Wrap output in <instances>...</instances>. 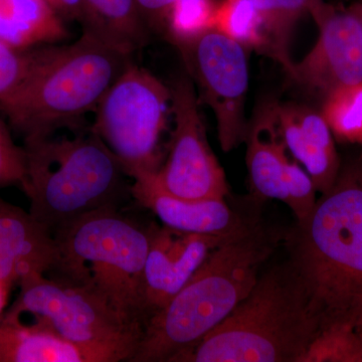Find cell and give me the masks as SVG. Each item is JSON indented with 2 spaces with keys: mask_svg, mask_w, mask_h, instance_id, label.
Instances as JSON below:
<instances>
[{
  "mask_svg": "<svg viewBox=\"0 0 362 362\" xmlns=\"http://www.w3.org/2000/svg\"><path fill=\"white\" fill-rule=\"evenodd\" d=\"M291 267L319 332L362 331V182L343 175L287 237ZM318 332V333H319Z\"/></svg>",
  "mask_w": 362,
  "mask_h": 362,
  "instance_id": "obj_1",
  "label": "cell"
},
{
  "mask_svg": "<svg viewBox=\"0 0 362 362\" xmlns=\"http://www.w3.org/2000/svg\"><path fill=\"white\" fill-rule=\"evenodd\" d=\"M278 239L258 220L214 250L187 284L143 324L129 362H173L250 294Z\"/></svg>",
  "mask_w": 362,
  "mask_h": 362,
  "instance_id": "obj_2",
  "label": "cell"
},
{
  "mask_svg": "<svg viewBox=\"0 0 362 362\" xmlns=\"http://www.w3.org/2000/svg\"><path fill=\"white\" fill-rule=\"evenodd\" d=\"M132 54L83 28L74 44L35 49V61L20 87L0 103L26 139L82 127L129 65Z\"/></svg>",
  "mask_w": 362,
  "mask_h": 362,
  "instance_id": "obj_3",
  "label": "cell"
},
{
  "mask_svg": "<svg viewBox=\"0 0 362 362\" xmlns=\"http://www.w3.org/2000/svg\"><path fill=\"white\" fill-rule=\"evenodd\" d=\"M25 150L28 213L52 235L86 214L118 207L127 189L122 165L92 126L26 139Z\"/></svg>",
  "mask_w": 362,
  "mask_h": 362,
  "instance_id": "obj_4",
  "label": "cell"
},
{
  "mask_svg": "<svg viewBox=\"0 0 362 362\" xmlns=\"http://www.w3.org/2000/svg\"><path fill=\"white\" fill-rule=\"evenodd\" d=\"M318 332L303 287L285 262L259 275L232 313L173 362H304Z\"/></svg>",
  "mask_w": 362,
  "mask_h": 362,
  "instance_id": "obj_5",
  "label": "cell"
},
{
  "mask_svg": "<svg viewBox=\"0 0 362 362\" xmlns=\"http://www.w3.org/2000/svg\"><path fill=\"white\" fill-rule=\"evenodd\" d=\"M58 261L52 277L88 288L142 324V280L150 245L144 228L118 207L86 214L54 233Z\"/></svg>",
  "mask_w": 362,
  "mask_h": 362,
  "instance_id": "obj_6",
  "label": "cell"
},
{
  "mask_svg": "<svg viewBox=\"0 0 362 362\" xmlns=\"http://www.w3.org/2000/svg\"><path fill=\"white\" fill-rule=\"evenodd\" d=\"M18 284L20 293L4 311L6 316H30L28 323L100 352L109 362L130 361L134 356L142 324L124 316L96 292L40 272L28 274Z\"/></svg>",
  "mask_w": 362,
  "mask_h": 362,
  "instance_id": "obj_7",
  "label": "cell"
},
{
  "mask_svg": "<svg viewBox=\"0 0 362 362\" xmlns=\"http://www.w3.org/2000/svg\"><path fill=\"white\" fill-rule=\"evenodd\" d=\"M169 109V87L133 62L98 105L92 129L133 180L154 175L160 168L159 141Z\"/></svg>",
  "mask_w": 362,
  "mask_h": 362,
  "instance_id": "obj_8",
  "label": "cell"
},
{
  "mask_svg": "<svg viewBox=\"0 0 362 362\" xmlns=\"http://www.w3.org/2000/svg\"><path fill=\"white\" fill-rule=\"evenodd\" d=\"M194 83L199 104L214 112L218 140L230 152L246 140V100L249 89L247 49L216 30L176 45Z\"/></svg>",
  "mask_w": 362,
  "mask_h": 362,
  "instance_id": "obj_9",
  "label": "cell"
},
{
  "mask_svg": "<svg viewBox=\"0 0 362 362\" xmlns=\"http://www.w3.org/2000/svg\"><path fill=\"white\" fill-rule=\"evenodd\" d=\"M169 89L175 128L168 158L153 175L154 181L181 199H226L225 171L207 142L194 83L189 76H181Z\"/></svg>",
  "mask_w": 362,
  "mask_h": 362,
  "instance_id": "obj_10",
  "label": "cell"
},
{
  "mask_svg": "<svg viewBox=\"0 0 362 362\" xmlns=\"http://www.w3.org/2000/svg\"><path fill=\"white\" fill-rule=\"evenodd\" d=\"M319 37L301 61L287 71L292 81L325 99L345 86L362 82V25L356 8L331 6L317 23Z\"/></svg>",
  "mask_w": 362,
  "mask_h": 362,
  "instance_id": "obj_11",
  "label": "cell"
},
{
  "mask_svg": "<svg viewBox=\"0 0 362 362\" xmlns=\"http://www.w3.org/2000/svg\"><path fill=\"white\" fill-rule=\"evenodd\" d=\"M149 230L142 280L143 324L180 291L216 247L232 238L180 233L166 226H151Z\"/></svg>",
  "mask_w": 362,
  "mask_h": 362,
  "instance_id": "obj_12",
  "label": "cell"
},
{
  "mask_svg": "<svg viewBox=\"0 0 362 362\" xmlns=\"http://www.w3.org/2000/svg\"><path fill=\"white\" fill-rule=\"evenodd\" d=\"M130 192L164 226L176 232L230 238L257 221L243 216L225 199H185L168 194L156 185L153 175L133 180Z\"/></svg>",
  "mask_w": 362,
  "mask_h": 362,
  "instance_id": "obj_13",
  "label": "cell"
},
{
  "mask_svg": "<svg viewBox=\"0 0 362 362\" xmlns=\"http://www.w3.org/2000/svg\"><path fill=\"white\" fill-rule=\"evenodd\" d=\"M276 115L285 146L303 163L317 192H329L339 177V160L322 114L305 106L276 105Z\"/></svg>",
  "mask_w": 362,
  "mask_h": 362,
  "instance_id": "obj_14",
  "label": "cell"
},
{
  "mask_svg": "<svg viewBox=\"0 0 362 362\" xmlns=\"http://www.w3.org/2000/svg\"><path fill=\"white\" fill-rule=\"evenodd\" d=\"M57 261L54 235L28 211L0 199V281L13 285L32 272L47 275Z\"/></svg>",
  "mask_w": 362,
  "mask_h": 362,
  "instance_id": "obj_15",
  "label": "cell"
},
{
  "mask_svg": "<svg viewBox=\"0 0 362 362\" xmlns=\"http://www.w3.org/2000/svg\"><path fill=\"white\" fill-rule=\"evenodd\" d=\"M247 166L257 199L286 202L285 166L289 160L279 131L276 105H266L247 127Z\"/></svg>",
  "mask_w": 362,
  "mask_h": 362,
  "instance_id": "obj_16",
  "label": "cell"
},
{
  "mask_svg": "<svg viewBox=\"0 0 362 362\" xmlns=\"http://www.w3.org/2000/svg\"><path fill=\"white\" fill-rule=\"evenodd\" d=\"M0 362H109L95 350L21 319L0 315Z\"/></svg>",
  "mask_w": 362,
  "mask_h": 362,
  "instance_id": "obj_17",
  "label": "cell"
},
{
  "mask_svg": "<svg viewBox=\"0 0 362 362\" xmlns=\"http://www.w3.org/2000/svg\"><path fill=\"white\" fill-rule=\"evenodd\" d=\"M63 21L47 0H0V40L18 49L66 39Z\"/></svg>",
  "mask_w": 362,
  "mask_h": 362,
  "instance_id": "obj_18",
  "label": "cell"
},
{
  "mask_svg": "<svg viewBox=\"0 0 362 362\" xmlns=\"http://www.w3.org/2000/svg\"><path fill=\"white\" fill-rule=\"evenodd\" d=\"M263 21L265 54L278 62L285 71L292 65L290 45L297 23L311 16L317 23L329 8L324 0H251Z\"/></svg>",
  "mask_w": 362,
  "mask_h": 362,
  "instance_id": "obj_19",
  "label": "cell"
},
{
  "mask_svg": "<svg viewBox=\"0 0 362 362\" xmlns=\"http://www.w3.org/2000/svg\"><path fill=\"white\" fill-rule=\"evenodd\" d=\"M84 4L87 23L83 28L130 54L146 42V21L136 0H84Z\"/></svg>",
  "mask_w": 362,
  "mask_h": 362,
  "instance_id": "obj_20",
  "label": "cell"
},
{
  "mask_svg": "<svg viewBox=\"0 0 362 362\" xmlns=\"http://www.w3.org/2000/svg\"><path fill=\"white\" fill-rule=\"evenodd\" d=\"M247 51L265 52L263 21L251 0H221L216 6L214 26Z\"/></svg>",
  "mask_w": 362,
  "mask_h": 362,
  "instance_id": "obj_21",
  "label": "cell"
},
{
  "mask_svg": "<svg viewBox=\"0 0 362 362\" xmlns=\"http://www.w3.org/2000/svg\"><path fill=\"white\" fill-rule=\"evenodd\" d=\"M321 114L333 135L340 140L362 142V82L345 86L328 95Z\"/></svg>",
  "mask_w": 362,
  "mask_h": 362,
  "instance_id": "obj_22",
  "label": "cell"
},
{
  "mask_svg": "<svg viewBox=\"0 0 362 362\" xmlns=\"http://www.w3.org/2000/svg\"><path fill=\"white\" fill-rule=\"evenodd\" d=\"M216 6L214 0H177L164 23L169 37L175 45L181 44L214 28Z\"/></svg>",
  "mask_w": 362,
  "mask_h": 362,
  "instance_id": "obj_23",
  "label": "cell"
},
{
  "mask_svg": "<svg viewBox=\"0 0 362 362\" xmlns=\"http://www.w3.org/2000/svg\"><path fill=\"white\" fill-rule=\"evenodd\" d=\"M304 362H362V331L332 327L320 331Z\"/></svg>",
  "mask_w": 362,
  "mask_h": 362,
  "instance_id": "obj_24",
  "label": "cell"
},
{
  "mask_svg": "<svg viewBox=\"0 0 362 362\" xmlns=\"http://www.w3.org/2000/svg\"><path fill=\"white\" fill-rule=\"evenodd\" d=\"M35 49H18L0 40V103L25 81L35 61Z\"/></svg>",
  "mask_w": 362,
  "mask_h": 362,
  "instance_id": "obj_25",
  "label": "cell"
},
{
  "mask_svg": "<svg viewBox=\"0 0 362 362\" xmlns=\"http://www.w3.org/2000/svg\"><path fill=\"white\" fill-rule=\"evenodd\" d=\"M286 202L297 221L303 220L316 204V188L310 175L296 162L287 161L285 166Z\"/></svg>",
  "mask_w": 362,
  "mask_h": 362,
  "instance_id": "obj_26",
  "label": "cell"
},
{
  "mask_svg": "<svg viewBox=\"0 0 362 362\" xmlns=\"http://www.w3.org/2000/svg\"><path fill=\"white\" fill-rule=\"evenodd\" d=\"M25 171V147L14 143L8 128L0 118V187L21 185Z\"/></svg>",
  "mask_w": 362,
  "mask_h": 362,
  "instance_id": "obj_27",
  "label": "cell"
},
{
  "mask_svg": "<svg viewBox=\"0 0 362 362\" xmlns=\"http://www.w3.org/2000/svg\"><path fill=\"white\" fill-rule=\"evenodd\" d=\"M136 1L146 23L164 25L171 6L177 0H136Z\"/></svg>",
  "mask_w": 362,
  "mask_h": 362,
  "instance_id": "obj_28",
  "label": "cell"
},
{
  "mask_svg": "<svg viewBox=\"0 0 362 362\" xmlns=\"http://www.w3.org/2000/svg\"><path fill=\"white\" fill-rule=\"evenodd\" d=\"M63 20L75 21L85 26L87 11L84 0H47Z\"/></svg>",
  "mask_w": 362,
  "mask_h": 362,
  "instance_id": "obj_29",
  "label": "cell"
},
{
  "mask_svg": "<svg viewBox=\"0 0 362 362\" xmlns=\"http://www.w3.org/2000/svg\"><path fill=\"white\" fill-rule=\"evenodd\" d=\"M11 286L13 285L9 284V283L2 282V281H0V315H2V313L4 312V309H6Z\"/></svg>",
  "mask_w": 362,
  "mask_h": 362,
  "instance_id": "obj_30",
  "label": "cell"
},
{
  "mask_svg": "<svg viewBox=\"0 0 362 362\" xmlns=\"http://www.w3.org/2000/svg\"><path fill=\"white\" fill-rule=\"evenodd\" d=\"M356 13H358L359 18H361V25H362V6L356 7Z\"/></svg>",
  "mask_w": 362,
  "mask_h": 362,
  "instance_id": "obj_31",
  "label": "cell"
}]
</instances>
